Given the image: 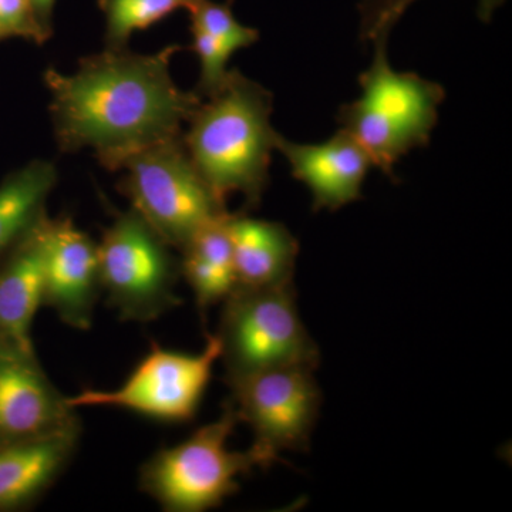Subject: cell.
<instances>
[{"mask_svg": "<svg viewBox=\"0 0 512 512\" xmlns=\"http://www.w3.org/2000/svg\"><path fill=\"white\" fill-rule=\"evenodd\" d=\"M180 45L153 55L104 49L80 59L72 74L46 70L50 119L62 153L93 150L99 163L120 171L124 161L148 147L183 136V126L201 104L171 77Z\"/></svg>", "mask_w": 512, "mask_h": 512, "instance_id": "1", "label": "cell"}, {"mask_svg": "<svg viewBox=\"0 0 512 512\" xmlns=\"http://www.w3.org/2000/svg\"><path fill=\"white\" fill-rule=\"evenodd\" d=\"M272 94L239 70L202 100L183 133L192 164L222 202L244 195L256 207L269 184V165L278 134L271 126Z\"/></svg>", "mask_w": 512, "mask_h": 512, "instance_id": "2", "label": "cell"}, {"mask_svg": "<svg viewBox=\"0 0 512 512\" xmlns=\"http://www.w3.org/2000/svg\"><path fill=\"white\" fill-rule=\"evenodd\" d=\"M375 45L372 66L360 74L363 94L340 109L339 123L375 167L394 178L404 154L429 144L446 92L416 73H399L387 59V40Z\"/></svg>", "mask_w": 512, "mask_h": 512, "instance_id": "3", "label": "cell"}, {"mask_svg": "<svg viewBox=\"0 0 512 512\" xmlns=\"http://www.w3.org/2000/svg\"><path fill=\"white\" fill-rule=\"evenodd\" d=\"M239 423L232 403L221 416L195 430L183 443L157 451L140 470V490L164 511L202 512L238 493V477L275 461L255 446L231 451L228 439Z\"/></svg>", "mask_w": 512, "mask_h": 512, "instance_id": "4", "label": "cell"}, {"mask_svg": "<svg viewBox=\"0 0 512 512\" xmlns=\"http://www.w3.org/2000/svg\"><path fill=\"white\" fill-rule=\"evenodd\" d=\"M215 336L225 380L274 367L319 365V348L299 316L293 282L235 288L224 299Z\"/></svg>", "mask_w": 512, "mask_h": 512, "instance_id": "5", "label": "cell"}, {"mask_svg": "<svg viewBox=\"0 0 512 512\" xmlns=\"http://www.w3.org/2000/svg\"><path fill=\"white\" fill-rule=\"evenodd\" d=\"M119 191L171 248L181 251L191 238L227 214L192 164L183 136L148 147L124 161Z\"/></svg>", "mask_w": 512, "mask_h": 512, "instance_id": "6", "label": "cell"}, {"mask_svg": "<svg viewBox=\"0 0 512 512\" xmlns=\"http://www.w3.org/2000/svg\"><path fill=\"white\" fill-rule=\"evenodd\" d=\"M97 247L101 292L121 320L153 322L180 305V258L133 208L114 214Z\"/></svg>", "mask_w": 512, "mask_h": 512, "instance_id": "7", "label": "cell"}, {"mask_svg": "<svg viewBox=\"0 0 512 512\" xmlns=\"http://www.w3.org/2000/svg\"><path fill=\"white\" fill-rule=\"evenodd\" d=\"M220 357V340L215 335H208L205 348L195 355L154 345L116 390H83L67 397V403L74 410L119 407L150 419L184 423L194 419L200 409Z\"/></svg>", "mask_w": 512, "mask_h": 512, "instance_id": "8", "label": "cell"}, {"mask_svg": "<svg viewBox=\"0 0 512 512\" xmlns=\"http://www.w3.org/2000/svg\"><path fill=\"white\" fill-rule=\"evenodd\" d=\"M308 366H282L227 379L229 402L254 431L252 446L281 461L285 450H308L322 392Z\"/></svg>", "mask_w": 512, "mask_h": 512, "instance_id": "9", "label": "cell"}, {"mask_svg": "<svg viewBox=\"0 0 512 512\" xmlns=\"http://www.w3.org/2000/svg\"><path fill=\"white\" fill-rule=\"evenodd\" d=\"M101 295L99 247L72 218H47L43 305L73 329L92 328Z\"/></svg>", "mask_w": 512, "mask_h": 512, "instance_id": "10", "label": "cell"}, {"mask_svg": "<svg viewBox=\"0 0 512 512\" xmlns=\"http://www.w3.org/2000/svg\"><path fill=\"white\" fill-rule=\"evenodd\" d=\"M77 419L36 350L0 346V447L46 436Z\"/></svg>", "mask_w": 512, "mask_h": 512, "instance_id": "11", "label": "cell"}, {"mask_svg": "<svg viewBox=\"0 0 512 512\" xmlns=\"http://www.w3.org/2000/svg\"><path fill=\"white\" fill-rule=\"evenodd\" d=\"M276 150L288 160L293 177L311 191L315 211H336L359 200L373 167L365 150L342 128L322 144L291 143L278 134Z\"/></svg>", "mask_w": 512, "mask_h": 512, "instance_id": "12", "label": "cell"}, {"mask_svg": "<svg viewBox=\"0 0 512 512\" xmlns=\"http://www.w3.org/2000/svg\"><path fill=\"white\" fill-rule=\"evenodd\" d=\"M80 434L77 419L46 436L0 447V512L35 504L69 466Z\"/></svg>", "mask_w": 512, "mask_h": 512, "instance_id": "13", "label": "cell"}, {"mask_svg": "<svg viewBox=\"0 0 512 512\" xmlns=\"http://www.w3.org/2000/svg\"><path fill=\"white\" fill-rule=\"evenodd\" d=\"M47 218L0 261V346L35 350L30 330L43 305Z\"/></svg>", "mask_w": 512, "mask_h": 512, "instance_id": "14", "label": "cell"}, {"mask_svg": "<svg viewBox=\"0 0 512 512\" xmlns=\"http://www.w3.org/2000/svg\"><path fill=\"white\" fill-rule=\"evenodd\" d=\"M237 288L293 282L299 244L281 222L256 220L244 212L227 217Z\"/></svg>", "mask_w": 512, "mask_h": 512, "instance_id": "15", "label": "cell"}, {"mask_svg": "<svg viewBox=\"0 0 512 512\" xmlns=\"http://www.w3.org/2000/svg\"><path fill=\"white\" fill-rule=\"evenodd\" d=\"M57 178L52 161L35 160L6 175L0 183V261L45 220Z\"/></svg>", "mask_w": 512, "mask_h": 512, "instance_id": "16", "label": "cell"}, {"mask_svg": "<svg viewBox=\"0 0 512 512\" xmlns=\"http://www.w3.org/2000/svg\"><path fill=\"white\" fill-rule=\"evenodd\" d=\"M202 0H99L107 49H124L134 32L150 28L178 9L191 12Z\"/></svg>", "mask_w": 512, "mask_h": 512, "instance_id": "17", "label": "cell"}, {"mask_svg": "<svg viewBox=\"0 0 512 512\" xmlns=\"http://www.w3.org/2000/svg\"><path fill=\"white\" fill-rule=\"evenodd\" d=\"M180 254L181 278L194 292L201 315L237 288L234 265L224 256L205 254L192 248H185Z\"/></svg>", "mask_w": 512, "mask_h": 512, "instance_id": "18", "label": "cell"}, {"mask_svg": "<svg viewBox=\"0 0 512 512\" xmlns=\"http://www.w3.org/2000/svg\"><path fill=\"white\" fill-rule=\"evenodd\" d=\"M190 15L191 30L207 33L234 53L258 42V30L238 22L232 12L231 0L225 3L202 0L197 8L191 10Z\"/></svg>", "mask_w": 512, "mask_h": 512, "instance_id": "19", "label": "cell"}, {"mask_svg": "<svg viewBox=\"0 0 512 512\" xmlns=\"http://www.w3.org/2000/svg\"><path fill=\"white\" fill-rule=\"evenodd\" d=\"M416 0H360V39L376 43L389 39L390 32ZM505 0H480L478 16L490 22L494 10Z\"/></svg>", "mask_w": 512, "mask_h": 512, "instance_id": "20", "label": "cell"}, {"mask_svg": "<svg viewBox=\"0 0 512 512\" xmlns=\"http://www.w3.org/2000/svg\"><path fill=\"white\" fill-rule=\"evenodd\" d=\"M191 35V50L198 56L201 64L200 80L194 92L205 100L220 92L227 82L229 76L227 64L234 52L200 30H191Z\"/></svg>", "mask_w": 512, "mask_h": 512, "instance_id": "21", "label": "cell"}, {"mask_svg": "<svg viewBox=\"0 0 512 512\" xmlns=\"http://www.w3.org/2000/svg\"><path fill=\"white\" fill-rule=\"evenodd\" d=\"M0 30L6 37H20L42 45L50 39L37 22L30 0H0Z\"/></svg>", "mask_w": 512, "mask_h": 512, "instance_id": "22", "label": "cell"}, {"mask_svg": "<svg viewBox=\"0 0 512 512\" xmlns=\"http://www.w3.org/2000/svg\"><path fill=\"white\" fill-rule=\"evenodd\" d=\"M56 0H30L33 12H35L37 22L42 26L47 35L52 37L53 33V8H55Z\"/></svg>", "mask_w": 512, "mask_h": 512, "instance_id": "23", "label": "cell"}, {"mask_svg": "<svg viewBox=\"0 0 512 512\" xmlns=\"http://www.w3.org/2000/svg\"><path fill=\"white\" fill-rule=\"evenodd\" d=\"M8 39V37H6L5 33L2 32V30H0V42H2V40H6Z\"/></svg>", "mask_w": 512, "mask_h": 512, "instance_id": "24", "label": "cell"}]
</instances>
